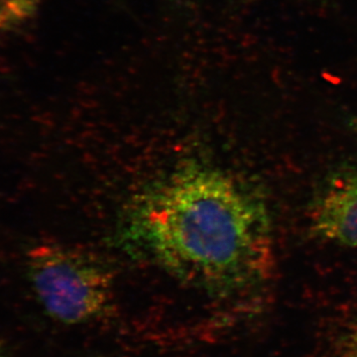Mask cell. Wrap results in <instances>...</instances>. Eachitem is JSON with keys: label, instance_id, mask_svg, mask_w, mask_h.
Here are the masks:
<instances>
[{"label": "cell", "instance_id": "cell-1", "mask_svg": "<svg viewBox=\"0 0 357 357\" xmlns=\"http://www.w3.org/2000/svg\"><path fill=\"white\" fill-rule=\"evenodd\" d=\"M121 238L174 278L231 307H266L276 271L264 199L217 167L189 163L138 195Z\"/></svg>", "mask_w": 357, "mask_h": 357}, {"label": "cell", "instance_id": "cell-2", "mask_svg": "<svg viewBox=\"0 0 357 357\" xmlns=\"http://www.w3.org/2000/svg\"><path fill=\"white\" fill-rule=\"evenodd\" d=\"M26 273L45 314L59 324L100 323L116 312L114 271L89 251L39 244L28 251Z\"/></svg>", "mask_w": 357, "mask_h": 357}, {"label": "cell", "instance_id": "cell-3", "mask_svg": "<svg viewBox=\"0 0 357 357\" xmlns=\"http://www.w3.org/2000/svg\"><path fill=\"white\" fill-rule=\"evenodd\" d=\"M311 227L317 236L357 248V164L333 171L312 204Z\"/></svg>", "mask_w": 357, "mask_h": 357}, {"label": "cell", "instance_id": "cell-4", "mask_svg": "<svg viewBox=\"0 0 357 357\" xmlns=\"http://www.w3.org/2000/svg\"><path fill=\"white\" fill-rule=\"evenodd\" d=\"M39 0H1L0 24H14L32 15Z\"/></svg>", "mask_w": 357, "mask_h": 357}, {"label": "cell", "instance_id": "cell-5", "mask_svg": "<svg viewBox=\"0 0 357 357\" xmlns=\"http://www.w3.org/2000/svg\"><path fill=\"white\" fill-rule=\"evenodd\" d=\"M338 357H357V312L342 335Z\"/></svg>", "mask_w": 357, "mask_h": 357}, {"label": "cell", "instance_id": "cell-6", "mask_svg": "<svg viewBox=\"0 0 357 357\" xmlns=\"http://www.w3.org/2000/svg\"><path fill=\"white\" fill-rule=\"evenodd\" d=\"M0 357H14L8 345L4 342H1V340H0Z\"/></svg>", "mask_w": 357, "mask_h": 357}, {"label": "cell", "instance_id": "cell-7", "mask_svg": "<svg viewBox=\"0 0 357 357\" xmlns=\"http://www.w3.org/2000/svg\"><path fill=\"white\" fill-rule=\"evenodd\" d=\"M351 128L354 129V133H356V135H357V119L352 122Z\"/></svg>", "mask_w": 357, "mask_h": 357}]
</instances>
